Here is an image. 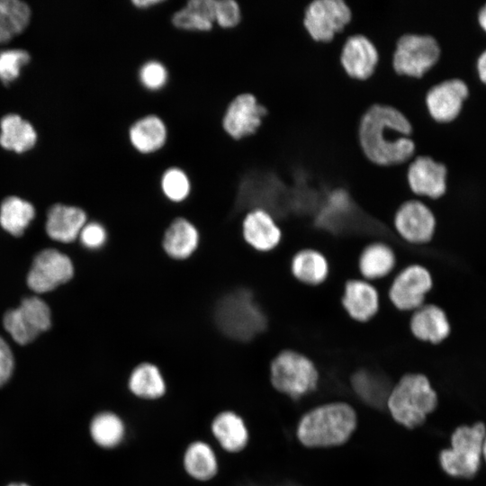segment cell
I'll list each match as a JSON object with an SVG mask.
<instances>
[{"mask_svg":"<svg viewBox=\"0 0 486 486\" xmlns=\"http://www.w3.org/2000/svg\"><path fill=\"white\" fill-rule=\"evenodd\" d=\"M411 131V124L399 110L374 104L361 118L358 137L369 160L389 166L408 163L415 157Z\"/></svg>","mask_w":486,"mask_h":486,"instance_id":"1","label":"cell"},{"mask_svg":"<svg viewBox=\"0 0 486 486\" xmlns=\"http://www.w3.org/2000/svg\"><path fill=\"white\" fill-rule=\"evenodd\" d=\"M357 426L355 409L343 401L328 402L306 412L300 419L296 436L309 448H325L345 444Z\"/></svg>","mask_w":486,"mask_h":486,"instance_id":"2","label":"cell"},{"mask_svg":"<svg viewBox=\"0 0 486 486\" xmlns=\"http://www.w3.org/2000/svg\"><path fill=\"white\" fill-rule=\"evenodd\" d=\"M439 394L429 378L409 373L392 387L386 406L392 418L408 429L423 426L439 407Z\"/></svg>","mask_w":486,"mask_h":486,"instance_id":"3","label":"cell"},{"mask_svg":"<svg viewBox=\"0 0 486 486\" xmlns=\"http://www.w3.org/2000/svg\"><path fill=\"white\" fill-rule=\"evenodd\" d=\"M213 320L223 335L241 342L253 339L267 325L266 314L246 288H237L220 297L213 310Z\"/></svg>","mask_w":486,"mask_h":486,"instance_id":"4","label":"cell"},{"mask_svg":"<svg viewBox=\"0 0 486 486\" xmlns=\"http://www.w3.org/2000/svg\"><path fill=\"white\" fill-rule=\"evenodd\" d=\"M486 425L476 421L455 427L449 435L447 446L437 454L441 472L455 480H472L482 470V444Z\"/></svg>","mask_w":486,"mask_h":486,"instance_id":"5","label":"cell"},{"mask_svg":"<svg viewBox=\"0 0 486 486\" xmlns=\"http://www.w3.org/2000/svg\"><path fill=\"white\" fill-rule=\"evenodd\" d=\"M287 197L288 186L275 172L251 171L238 184L233 213L262 210L274 218L287 210Z\"/></svg>","mask_w":486,"mask_h":486,"instance_id":"6","label":"cell"},{"mask_svg":"<svg viewBox=\"0 0 486 486\" xmlns=\"http://www.w3.org/2000/svg\"><path fill=\"white\" fill-rule=\"evenodd\" d=\"M315 364L292 349L281 351L270 364V382L281 393L297 400L315 391L319 382Z\"/></svg>","mask_w":486,"mask_h":486,"instance_id":"7","label":"cell"},{"mask_svg":"<svg viewBox=\"0 0 486 486\" xmlns=\"http://www.w3.org/2000/svg\"><path fill=\"white\" fill-rule=\"evenodd\" d=\"M441 53V46L436 37L406 33L396 42L392 67L400 76L421 78L438 63Z\"/></svg>","mask_w":486,"mask_h":486,"instance_id":"8","label":"cell"},{"mask_svg":"<svg viewBox=\"0 0 486 486\" xmlns=\"http://www.w3.org/2000/svg\"><path fill=\"white\" fill-rule=\"evenodd\" d=\"M350 20L351 11L345 0H310L304 11L303 25L313 40L328 42Z\"/></svg>","mask_w":486,"mask_h":486,"instance_id":"9","label":"cell"},{"mask_svg":"<svg viewBox=\"0 0 486 486\" xmlns=\"http://www.w3.org/2000/svg\"><path fill=\"white\" fill-rule=\"evenodd\" d=\"M3 323L14 340L26 345L50 328V310L38 297L25 298L18 308L6 311Z\"/></svg>","mask_w":486,"mask_h":486,"instance_id":"10","label":"cell"},{"mask_svg":"<svg viewBox=\"0 0 486 486\" xmlns=\"http://www.w3.org/2000/svg\"><path fill=\"white\" fill-rule=\"evenodd\" d=\"M433 286L430 272L423 266L410 265L400 270L389 289L391 302L400 310H415L424 304Z\"/></svg>","mask_w":486,"mask_h":486,"instance_id":"11","label":"cell"},{"mask_svg":"<svg viewBox=\"0 0 486 486\" xmlns=\"http://www.w3.org/2000/svg\"><path fill=\"white\" fill-rule=\"evenodd\" d=\"M267 112L266 107L253 93H241L236 95L228 105L222 126L232 139L239 140L255 135Z\"/></svg>","mask_w":486,"mask_h":486,"instance_id":"12","label":"cell"},{"mask_svg":"<svg viewBox=\"0 0 486 486\" xmlns=\"http://www.w3.org/2000/svg\"><path fill=\"white\" fill-rule=\"evenodd\" d=\"M393 224L404 240L419 245L431 240L436 220L432 210L424 202L411 198L395 210Z\"/></svg>","mask_w":486,"mask_h":486,"instance_id":"13","label":"cell"},{"mask_svg":"<svg viewBox=\"0 0 486 486\" xmlns=\"http://www.w3.org/2000/svg\"><path fill=\"white\" fill-rule=\"evenodd\" d=\"M407 182L414 196L439 199L446 193L447 167L430 156H415L408 164Z\"/></svg>","mask_w":486,"mask_h":486,"instance_id":"14","label":"cell"},{"mask_svg":"<svg viewBox=\"0 0 486 486\" xmlns=\"http://www.w3.org/2000/svg\"><path fill=\"white\" fill-rule=\"evenodd\" d=\"M468 95L469 88L462 79H444L428 89L425 105L435 122L449 123L458 117Z\"/></svg>","mask_w":486,"mask_h":486,"instance_id":"15","label":"cell"},{"mask_svg":"<svg viewBox=\"0 0 486 486\" xmlns=\"http://www.w3.org/2000/svg\"><path fill=\"white\" fill-rule=\"evenodd\" d=\"M71 260L56 249H45L34 258L27 277L29 287L36 292H50L73 276Z\"/></svg>","mask_w":486,"mask_h":486,"instance_id":"16","label":"cell"},{"mask_svg":"<svg viewBox=\"0 0 486 486\" xmlns=\"http://www.w3.org/2000/svg\"><path fill=\"white\" fill-rule=\"evenodd\" d=\"M340 64L348 76L365 80L374 72L379 54L374 44L363 34L346 38L340 53Z\"/></svg>","mask_w":486,"mask_h":486,"instance_id":"17","label":"cell"},{"mask_svg":"<svg viewBox=\"0 0 486 486\" xmlns=\"http://www.w3.org/2000/svg\"><path fill=\"white\" fill-rule=\"evenodd\" d=\"M341 302L347 315L358 322L373 319L380 306L376 288L362 279H351L345 284Z\"/></svg>","mask_w":486,"mask_h":486,"instance_id":"18","label":"cell"},{"mask_svg":"<svg viewBox=\"0 0 486 486\" xmlns=\"http://www.w3.org/2000/svg\"><path fill=\"white\" fill-rule=\"evenodd\" d=\"M412 335L423 342L439 344L446 340L451 326L443 309L435 304H423L412 313L410 321Z\"/></svg>","mask_w":486,"mask_h":486,"instance_id":"19","label":"cell"},{"mask_svg":"<svg viewBox=\"0 0 486 486\" xmlns=\"http://www.w3.org/2000/svg\"><path fill=\"white\" fill-rule=\"evenodd\" d=\"M243 236L256 250L266 252L279 245L282 231L270 213L252 210L248 212L243 220Z\"/></svg>","mask_w":486,"mask_h":486,"instance_id":"20","label":"cell"},{"mask_svg":"<svg viewBox=\"0 0 486 486\" xmlns=\"http://www.w3.org/2000/svg\"><path fill=\"white\" fill-rule=\"evenodd\" d=\"M86 221L82 209L57 203L48 211L46 231L51 238L68 243L76 238Z\"/></svg>","mask_w":486,"mask_h":486,"instance_id":"21","label":"cell"},{"mask_svg":"<svg viewBox=\"0 0 486 486\" xmlns=\"http://www.w3.org/2000/svg\"><path fill=\"white\" fill-rule=\"evenodd\" d=\"M211 430L222 449L239 453L248 443V430L244 419L232 410L218 413L212 421Z\"/></svg>","mask_w":486,"mask_h":486,"instance_id":"22","label":"cell"},{"mask_svg":"<svg viewBox=\"0 0 486 486\" xmlns=\"http://www.w3.org/2000/svg\"><path fill=\"white\" fill-rule=\"evenodd\" d=\"M396 265L394 250L387 243L375 241L364 247L359 256L360 274L368 280H379L390 274Z\"/></svg>","mask_w":486,"mask_h":486,"instance_id":"23","label":"cell"},{"mask_svg":"<svg viewBox=\"0 0 486 486\" xmlns=\"http://www.w3.org/2000/svg\"><path fill=\"white\" fill-rule=\"evenodd\" d=\"M167 130L157 115L149 114L136 121L129 130V138L136 150L148 154L160 149L166 143Z\"/></svg>","mask_w":486,"mask_h":486,"instance_id":"24","label":"cell"},{"mask_svg":"<svg viewBox=\"0 0 486 486\" xmlns=\"http://www.w3.org/2000/svg\"><path fill=\"white\" fill-rule=\"evenodd\" d=\"M183 465L186 473L199 482L212 480L219 470L215 452L208 443L202 440L194 441L187 446L183 456Z\"/></svg>","mask_w":486,"mask_h":486,"instance_id":"25","label":"cell"},{"mask_svg":"<svg viewBox=\"0 0 486 486\" xmlns=\"http://www.w3.org/2000/svg\"><path fill=\"white\" fill-rule=\"evenodd\" d=\"M290 268L296 280L307 285H319L325 282L329 266L325 256L313 248H303L292 257Z\"/></svg>","mask_w":486,"mask_h":486,"instance_id":"26","label":"cell"},{"mask_svg":"<svg viewBox=\"0 0 486 486\" xmlns=\"http://www.w3.org/2000/svg\"><path fill=\"white\" fill-rule=\"evenodd\" d=\"M199 235L195 227L187 220L176 219L167 228L163 248L166 254L175 259H185L198 246Z\"/></svg>","mask_w":486,"mask_h":486,"instance_id":"27","label":"cell"},{"mask_svg":"<svg viewBox=\"0 0 486 486\" xmlns=\"http://www.w3.org/2000/svg\"><path fill=\"white\" fill-rule=\"evenodd\" d=\"M0 145L22 153L34 147L37 134L33 126L18 114H7L0 122Z\"/></svg>","mask_w":486,"mask_h":486,"instance_id":"28","label":"cell"},{"mask_svg":"<svg viewBox=\"0 0 486 486\" xmlns=\"http://www.w3.org/2000/svg\"><path fill=\"white\" fill-rule=\"evenodd\" d=\"M128 387L134 396L147 400H158L166 392L160 370L151 363H141L131 371Z\"/></svg>","mask_w":486,"mask_h":486,"instance_id":"29","label":"cell"},{"mask_svg":"<svg viewBox=\"0 0 486 486\" xmlns=\"http://www.w3.org/2000/svg\"><path fill=\"white\" fill-rule=\"evenodd\" d=\"M173 24L182 30L208 32L215 22L214 0H191L176 11L172 17Z\"/></svg>","mask_w":486,"mask_h":486,"instance_id":"30","label":"cell"},{"mask_svg":"<svg viewBox=\"0 0 486 486\" xmlns=\"http://www.w3.org/2000/svg\"><path fill=\"white\" fill-rule=\"evenodd\" d=\"M89 431L93 441L98 446L111 449L122 443L126 428L119 415L112 411H102L92 418Z\"/></svg>","mask_w":486,"mask_h":486,"instance_id":"31","label":"cell"},{"mask_svg":"<svg viewBox=\"0 0 486 486\" xmlns=\"http://www.w3.org/2000/svg\"><path fill=\"white\" fill-rule=\"evenodd\" d=\"M351 384L355 392L365 403L373 407L386 405L392 388L382 374L368 369H360L353 374Z\"/></svg>","mask_w":486,"mask_h":486,"instance_id":"32","label":"cell"},{"mask_svg":"<svg viewBox=\"0 0 486 486\" xmlns=\"http://www.w3.org/2000/svg\"><path fill=\"white\" fill-rule=\"evenodd\" d=\"M35 216L34 207L16 196L5 198L0 207L2 228L15 237L22 236Z\"/></svg>","mask_w":486,"mask_h":486,"instance_id":"33","label":"cell"},{"mask_svg":"<svg viewBox=\"0 0 486 486\" xmlns=\"http://www.w3.org/2000/svg\"><path fill=\"white\" fill-rule=\"evenodd\" d=\"M0 14L14 36L28 26L31 9L25 2L20 0H0Z\"/></svg>","mask_w":486,"mask_h":486,"instance_id":"34","label":"cell"},{"mask_svg":"<svg viewBox=\"0 0 486 486\" xmlns=\"http://www.w3.org/2000/svg\"><path fill=\"white\" fill-rule=\"evenodd\" d=\"M161 189L172 202H182L189 194L191 184L187 175L180 168L171 167L161 177Z\"/></svg>","mask_w":486,"mask_h":486,"instance_id":"35","label":"cell"},{"mask_svg":"<svg viewBox=\"0 0 486 486\" xmlns=\"http://www.w3.org/2000/svg\"><path fill=\"white\" fill-rule=\"evenodd\" d=\"M30 60V55L23 50H7L0 52V80L4 84L14 81L21 69Z\"/></svg>","mask_w":486,"mask_h":486,"instance_id":"36","label":"cell"},{"mask_svg":"<svg viewBox=\"0 0 486 486\" xmlns=\"http://www.w3.org/2000/svg\"><path fill=\"white\" fill-rule=\"evenodd\" d=\"M141 84L149 90H158L167 82L168 73L166 67L158 61H148L140 69Z\"/></svg>","mask_w":486,"mask_h":486,"instance_id":"37","label":"cell"},{"mask_svg":"<svg viewBox=\"0 0 486 486\" xmlns=\"http://www.w3.org/2000/svg\"><path fill=\"white\" fill-rule=\"evenodd\" d=\"M215 22L221 28L236 27L241 21V9L234 0H214Z\"/></svg>","mask_w":486,"mask_h":486,"instance_id":"38","label":"cell"},{"mask_svg":"<svg viewBox=\"0 0 486 486\" xmlns=\"http://www.w3.org/2000/svg\"><path fill=\"white\" fill-rule=\"evenodd\" d=\"M81 243L87 248L96 249L104 245L107 239L105 229L97 222L86 224L80 231Z\"/></svg>","mask_w":486,"mask_h":486,"instance_id":"39","label":"cell"},{"mask_svg":"<svg viewBox=\"0 0 486 486\" xmlns=\"http://www.w3.org/2000/svg\"><path fill=\"white\" fill-rule=\"evenodd\" d=\"M14 367L13 353L7 343L0 337V386L12 376Z\"/></svg>","mask_w":486,"mask_h":486,"instance_id":"40","label":"cell"},{"mask_svg":"<svg viewBox=\"0 0 486 486\" xmlns=\"http://www.w3.org/2000/svg\"><path fill=\"white\" fill-rule=\"evenodd\" d=\"M476 68L481 81L486 85V50L478 57Z\"/></svg>","mask_w":486,"mask_h":486,"instance_id":"41","label":"cell"},{"mask_svg":"<svg viewBox=\"0 0 486 486\" xmlns=\"http://www.w3.org/2000/svg\"><path fill=\"white\" fill-rule=\"evenodd\" d=\"M13 34L0 14V43L7 42L13 38Z\"/></svg>","mask_w":486,"mask_h":486,"instance_id":"42","label":"cell"},{"mask_svg":"<svg viewBox=\"0 0 486 486\" xmlns=\"http://www.w3.org/2000/svg\"><path fill=\"white\" fill-rule=\"evenodd\" d=\"M163 0H133L132 4L140 9H147L163 3Z\"/></svg>","mask_w":486,"mask_h":486,"instance_id":"43","label":"cell"},{"mask_svg":"<svg viewBox=\"0 0 486 486\" xmlns=\"http://www.w3.org/2000/svg\"><path fill=\"white\" fill-rule=\"evenodd\" d=\"M478 22L481 28L486 32V4L481 7L478 13Z\"/></svg>","mask_w":486,"mask_h":486,"instance_id":"44","label":"cell"},{"mask_svg":"<svg viewBox=\"0 0 486 486\" xmlns=\"http://www.w3.org/2000/svg\"><path fill=\"white\" fill-rule=\"evenodd\" d=\"M482 462L483 465L486 467V435L484 436L482 444Z\"/></svg>","mask_w":486,"mask_h":486,"instance_id":"45","label":"cell"},{"mask_svg":"<svg viewBox=\"0 0 486 486\" xmlns=\"http://www.w3.org/2000/svg\"><path fill=\"white\" fill-rule=\"evenodd\" d=\"M8 486H29V485L25 483H11Z\"/></svg>","mask_w":486,"mask_h":486,"instance_id":"46","label":"cell"}]
</instances>
